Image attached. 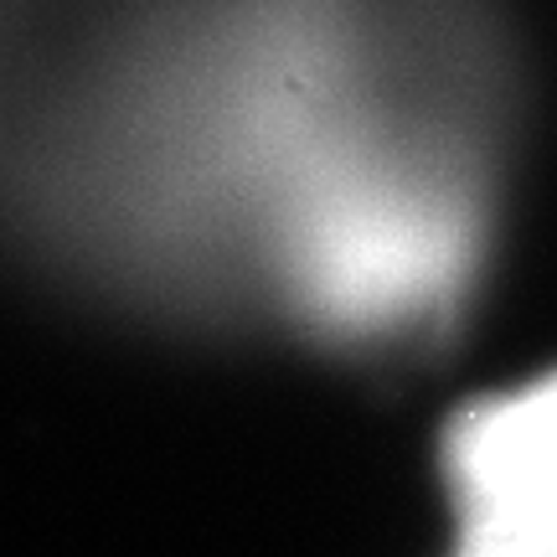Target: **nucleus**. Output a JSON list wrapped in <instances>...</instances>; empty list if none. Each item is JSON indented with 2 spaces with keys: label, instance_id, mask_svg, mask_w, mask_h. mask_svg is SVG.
<instances>
[{
  "label": "nucleus",
  "instance_id": "obj_1",
  "mask_svg": "<svg viewBox=\"0 0 557 557\" xmlns=\"http://www.w3.org/2000/svg\"><path fill=\"white\" fill-rule=\"evenodd\" d=\"M496 0H0V248L176 331L408 357L511 135Z\"/></svg>",
  "mask_w": 557,
  "mask_h": 557
},
{
  "label": "nucleus",
  "instance_id": "obj_2",
  "mask_svg": "<svg viewBox=\"0 0 557 557\" xmlns=\"http://www.w3.org/2000/svg\"><path fill=\"white\" fill-rule=\"evenodd\" d=\"M455 537L557 553V372L459 408L444 434Z\"/></svg>",
  "mask_w": 557,
  "mask_h": 557
},
{
  "label": "nucleus",
  "instance_id": "obj_3",
  "mask_svg": "<svg viewBox=\"0 0 557 557\" xmlns=\"http://www.w3.org/2000/svg\"><path fill=\"white\" fill-rule=\"evenodd\" d=\"M449 557H557V553H537V547H517V542H496V537H455Z\"/></svg>",
  "mask_w": 557,
  "mask_h": 557
}]
</instances>
